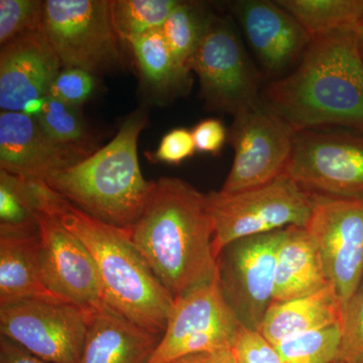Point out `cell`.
Wrapping results in <instances>:
<instances>
[{
	"mask_svg": "<svg viewBox=\"0 0 363 363\" xmlns=\"http://www.w3.org/2000/svg\"><path fill=\"white\" fill-rule=\"evenodd\" d=\"M262 99L295 133L339 126L363 133V56L357 30L313 37L297 68Z\"/></svg>",
	"mask_w": 363,
	"mask_h": 363,
	"instance_id": "6da1fadb",
	"label": "cell"
},
{
	"mask_svg": "<svg viewBox=\"0 0 363 363\" xmlns=\"http://www.w3.org/2000/svg\"><path fill=\"white\" fill-rule=\"evenodd\" d=\"M130 240L174 300L216 274L214 222L207 195L177 178L156 181Z\"/></svg>",
	"mask_w": 363,
	"mask_h": 363,
	"instance_id": "7a4b0ae2",
	"label": "cell"
},
{
	"mask_svg": "<svg viewBox=\"0 0 363 363\" xmlns=\"http://www.w3.org/2000/svg\"><path fill=\"white\" fill-rule=\"evenodd\" d=\"M26 180L37 209L52 214L87 248L106 305L133 323L162 335L174 298L136 250L128 231L93 218L43 181Z\"/></svg>",
	"mask_w": 363,
	"mask_h": 363,
	"instance_id": "3957f363",
	"label": "cell"
},
{
	"mask_svg": "<svg viewBox=\"0 0 363 363\" xmlns=\"http://www.w3.org/2000/svg\"><path fill=\"white\" fill-rule=\"evenodd\" d=\"M147 121L145 111L133 112L111 143L43 182L93 218L130 230L156 185L143 178L138 164V138Z\"/></svg>",
	"mask_w": 363,
	"mask_h": 363,
	"instance_id": "277c9868",
	"label": "cell"
},
{
	"mask_svg": "<svg viewBox=\"0 0 363 363\" xmlns=\"http://www.w3.org/2000/svg\"><path fill=\"white\" fill-rule=\"evenodd\" d=\"M40 30L63 69L96 76L123 68V43L114 30L108 0H45Z\"/></svg>",
	"mask_w": 363,
	"mask_h": 363,
	"instance_id": "5b68a950",
	"label": "cell"
},
{
	"mask_svg": "<svg viewBox=\"0 0 363 363\" xmlns=\"http://www.w3.org/2000/svg\"><path fill=\"white\" fill-rule=\"evenodd\" d=\"M207 204L214 222L217 257L234 240L290 226L306 227L311 215L313 196L283 174L264 185L240 192H210Z\"/></svg>",
	"mask_w": 363,
	"mask_h": 363,
	"instance_id": "8992f818",
	"label": "cell"
},
{
	"mask_svg": "<svg viewBox=\"0 0 363 363\" xmlns=\"http://www.w3.org/2000/svg\"><path fill=\"white\" fill-rule=\"evenodd\" d=\"M210 111L236 114L262 104L259 77L230 21L212 16L191 61Z\"/></svg>",
	"mask_w": 363,
	"mask_h": 363,
	"instance_id": "52a82bcc",
	"label": "cell"
},
{
	"mask_svg": "<svg viewBox=\"0 0 363 363\" xmlns=\"http://www.w3.org/2000/svg\"><path fill=\"white\" fill-rule=\"evenodd\" d=\"M61 298L0 305V333L51 363H78L91 314Z\"/></svg>",
	"mask_w": 363,
	"mask_h": 363,
	"instance_id": "ba28073f",
	"label": "cell"
},
{
	"mask_svg": "<svg viewBox=\"0 0 363 363\" xmlns=\"http://www.w3.org/2000/svg\"><path fill=\"white\" fill-rule=\"evenodd\" d=\"M284 174L315 194L363 199V133L297 131Z\"/></svg>",
	"mask_w": 363,
	"mask_h": 363,
	"instance_id": "9c48e42d",
	"label": "cell"
},
{
	"mask_svg": "<svg viewBox=\"0 0 363 363\" xmlns=\"http://www.w3.org/2000/svg\"><path fill=\"white\" fill-rule=\"evenodd\" d=\"M284 229L234 240L217 255L222 296L240 326L250 330L259 331L274 302L277 252Z\"/></svg>",
	"mask_w": 363,
	"mask_h": 363,
	"instance_id": "30bf717a",
	"label": "cell"
},
{
	"mask_svg": "<svg viewBox=\"0 0 363 363\" xmlns=\"http://www.w3.org/2000/svg\"><path fill=\"white\" fill-rule=\"evenodd\" d=\"M312 196L305 228L316 243L344 309L363 279V199Z\"/></svg>",
	"mask_w": 363,
	"mask_h": 363,
	"instance_id": "8fae6325",
	"label": "cell"
},
{
	"mask_svg": "<svg viewBox=\"0 0 363 363\" xmlns=\"http://www.w3.org/2000/svg\"><path fill=\"white\" fill-rule=\"evenodd\" d=\"M295 131L262 101L234 116L227 142L234 160L221 191L240 192L283 175Z\"/></svg>",
	"mask_w": 363,
	"mask_h": 363,
	"instance_id": "7c38bea8",
	"label": "cell"
},
{
	"mask_svg": "<svg viewBox=\"0 0 363 363\" xmlns=\"http://www.w3.org/2000/svg\"><path fill=\"white\" fill-rule=\"evenodd\" d=\"M240 325L212 281L174 300L166 331L147 363H169L200 351L231 348Z\"/></svg>",
	"mask_w": 363,
	"mask_h": 363,
	"instance_id": "4fadbf2b",
	"label": "cell"
},
{
	"mask_svg": "<svg viewBox=\"0 0 363 363\" xmlns=\"http://www.w3.org/2000/svg\"><path fill=\"white\" fill-rule=\"evenodd\" d=\"M39 211L43 269L48 290L87 311L108 307L94 260L82 241L52 214Z\"/></svg>",
	"mask_w": 363,
	"mask_h": 363,
	"instance_id": "5bb4252c",
	"label": "cell"
},
{
	"mask_svg": "<svg viewBox=\"0 0 363 363\" xmlns=\"http://www.w3.org/2000/svg\"><path fill=\"white\" fill-rule=\"evenodd\" d=\"M92 154L51 138L35 117L23 112L0 113V169L13 175L43 181Z\"/></svg>",
	"mask_w": 363,
	"mask_h": 363,
	"instance_id": "9a60e30c",
	"label": "cell"
},
{
	"mask_svg": "<svg viewBox=\"0 0 363 363\" xmlns=\"http://www.w3.org/2000/svg\"><path fill=\"white\" fill-rule=\"evenodd\" d=\"M62 69L58 56L40 30L2 45L1 111L23 112L28 102L47 97Z\"/></svg>",
	"mask_w": 363,
	"mask_h": 363,
	"instance_id": "2e32d148",
	"label": "cell"
},
{
	"mask_svg": "<svg viewBox=\"0 0 363 363\" xmlns=\"http://www.w3.org/2000/svg\"><path fill=\"white\" fill-rule=\"evenodd\" d=\"M233 7L250 47L267 71L279 74L301 61L312 38L292 14L267 0H240Z\"/></svg>",
	"mask_w": 363,
	"mask_h": 363,
	"instance_id": "e0dca14e",
	"label": "cell"
},
{
	"mask_svg": "<svg viewBox=\"0 0 363 363\" xmlns=\"http://www.w3.org/2000/svg\"><path fill=\"white\" fill-rule=\"evenodd\" d=\"M162 336L105 307L91 314L78 363H147Z\"/></svg>",
	"mask_w": 363,
	"mask_h": 363,
	"instance_id": "ac0fdd59",
	"label": "cell"
},
{
	"mask_svg": "<svg viewBox=\"0 0 363 363\" xmlns=\"http://www.w3.org/2000/svg\"><path fill=\"white\" fill-rule=\"evenodd\" d=\"M329 285L321 255L307 229H284L277 252L274 302L308 297Z\"/></svg>",
	"mask_w": 363,
	"mask_h": 363,
	"instance_id": "d6986e66",
	"label": "cell"
},
{
	"mask_svg": "<svg viewBox=\"0 0 363 363\" xmlns=\"http://www.w3.org/2000/svg\"><path fill=\"white\" fill-rule=\"evenodd\" d=\"M343 308L332 285L308 297L272 302L259 332L277 345L281 341L327 327L341 325Z\"/></svg>",
	"mask_w": 363,
	"mask_h": 363,
	"instance_id": "ffe728a7",
	"label": "cell"
},
{
	"mask_svg": "<svg viewBox=\"0 0 363 363\" xmlns=\"http://www.w3.org/2000/svg\"><path fill=\"white\" fill-rule=\"evenodd\" d=\"M25 298H60L45 286L40 233L0 236V305Z\"/></svg>",
	"mask_w": 363,
	"mask_h": 363,
	"instance_id": "44dd1931",
	"label": "cell"
},
{
	"mask_svg": "<svg viewBox=\"0 0 363 363\" xmlns=\"http://www.w3.org/2000/svg\"><path fill=\"white\" fill-rule=\"evenodd\" d=\"M131 51L143 84L152 96L169 101L190 92L191 72L182 68L169 51L162 30H152L131 40Z\"/></svg>",
	"mask_w": 363,
	"mask_h": 363,
	"instance_id": "7402d4cb",
	"label": "cell"
},
{
	"mask_svg": "<svg viewBox=\"0 0 363 363\" xmlns=\"http://www.w3.org/2000/svg\"><path fill=\"white\" fill-rule=\"evenodd\" d=\"M311 38L339 30H357L363 0H278Z\"/></svg>",
	"mask_w": 363,
	"mask_h": 363,
	"instance_id": "603a6c76",
	"label": "cell"
},
{
	"mask_svg": "<svg viewBox=\"0 0 363 363\" xmlns=\"http://www.w3.org/2000/svg\"><path fill=\"white\" fill-rule=\"evenodd\" d=\"M40 233V211L26 179L0 169V236Z\"/></svg>",
	"mask_w": 363,
	"mask_h": 363,
	"instance_id": "cb8c5ba5",
	"label": "cell"
},
{
	"mask_svg": "<svg viewBox=\"0 0 363 363\" xmlns=\"http://www.w3.org/2000/svg\"><path fill=\"white\" fill-rule=\"evenodd\" d=\"M213 14L197 2H179L161 28L177 63L191 72L194 57Z\"/></svg>",
	"mask_w": 363,
	"mask_h": 363,
	"instance_id": "d4e9b609",
	"label": "cell"
},
{
	"mask_svg": "<svg viewBox=\"0 0 363 363\" xmlns=\"http://www.w3.org/2000/svg\"><path fill=\"white\" fill-rule=\"evenodd\" d=\"M177 0H111L114 30L123 44L152 30H161Z\"/></svg>",
	"mask_w": 363,
	"mask_h": 363,
	"instance_id": "484cf974",
	"label": "cell"
},
{
	"mask_svg": "<svg viewBox=\"0 0 363 363\" xmlns=\"http://www.w3.org/2000/svg\"><path fill=\"white\" fill-rule=\"evenodd\" d=\"M79 108L48 95L43 111L35 118L45 133L58 142L95 152L93 136Z\"/></svg>",
	"mask_w": 363,
	"mask_h": 363,
	"instance_id": "4316f807",
	"label": "cell"
},
{
	"mask_svg": "<svg viewBox=\"0 0 363 363\" xmlns=\"http://www.w3.org/2000/svg\"><path fill=\"white\" fill-rule=\"evenodd\" d=\"M341 325L298 334L274 345L286 363H332L337 359Z\"/></svg>",
	"mask_w": 363,
	"mask_h": 363,
	"instance_id": "83f0119b",
	"label": "cell"
},
{
	"mask_svg": "<svg viewBox=\"0 0 363 363\" xmlns=\"http://www.w3.org/2000/svg\"><path fill=\"white\" fill-rule=\"evenodd\" d=\"M42 2L37 0L0 1V44L40 30Z\"/></svg>",
	"mask_w": 363,
	"mask_h": 363,
	"instance_id": "f1b7e54d",
	"label": "cell"
},
{
	"mask_svg": "<svg viewBox=\"0 0 363 363\" xmlns=\"http://www.w3.org/2000/svg\"><path fill=\"white\" fill-rule=\"evenodd\" d=\"M338 362H363V279L344 307Z\"/></svg>",
	"mask_w": 363,
	"mask_h": 363,
	"instance_id": "f546056e",
	"label": "cell"
},
{
	"mask_svg": "<svg viewBox=\"0 0 363 363\" xmlns=\"http://www.w3.org/2000/svg\"><path fill=\"white\" fill-rule=\"evenodd\" d=\"M96 87L95 76L77 68L62 69L50 89L49 96L80 107L87 101Z\"/></svg>",
	"mask_w": 363,
	"mask_h": 363,
	"instance_id": "4dcf8cb0",
	"label": "cell"
},
{
	"mask_svg": "<svg viewBox=\"0 0 363 363\" xmlns=\"http://www.w3.org/2000/svg\"><path fill=\"white\" fill-rule=\"evenodd\" d=\"M236 363H286L259 331L240 326L231 345Z\"/></svg>",
	"mask_w": 363,
	"mask_h": 363,
	"instance_id": "1f68e13d",
	"label": "cell"
},
{
	"mask_svg": "<svg viewBox=\"0 0 363 363\" xmlns=\"http://www.w3.org/2000/svg\"><path fill=\"white\" fill-rule=\"evenodd\" d=\"M192 131L175 128L164 135L156 152L149 156L154 162L180 164L195 154Z\"/></svg>",
	"mask_w": 363,
	"mask_h": 363,
	"instance_id": "d6a6232c",
	"label": "cell"
},
{
	"mask_svg": "<svg viewBox=\"0 0 363 363\" xmlns=\"http://www.w3.org/2000/svg\"><path fill=\"white\" fill-rule=\"evenodd\" d=\"M196 152L217 155L223 149L228 133L219 119L208 118L196 124L192 130Z\"/></svg>",
	"mask_w": 363,
	"mask_h": 363,
	"instance_id": "836d02e7",
	"label": "cell"
},
{
	"mask_svg": "<svg viewBox=\"0 0 363 363\" xmlns=\"http://www.w3.org/2000/svg\"><path fill=\"white\" fill-rule=\"evenodd\" d=\"M0 363H51L33 354L11 339L0 337Z\"/></svg>",
	"mask_w": 363,
	"mask_h": 363,
	"instance_id": "e575fe53",
	"label": "cell"
},
{
	"mask_svg": "<svg viewBox=\"0 0 363 363\" xmlns=\"http://www.w3.org/2000/svg\"><path fill=\"white\" fill-rule=\"evenodd\" d=\"M169 363H236L231 348L200 351L176 358Z\"/></svg>",
	"mask_w": 363,
	"mask_h": 363,
	"instance_id": "d590c367",
	"label": "cell"
},
{
	"mask_svg": "<svg viewBox=\"0 0 363 363\" xmlns=\"http://www.w3.org/2000/svg\"><path fill=\"white\" fill-rule=\"evenodd\" d=\"M45 105V97L40 98V99L33 100V101L26 104L25 108H23V113L26 116L35 117L39 116L40 111H43V107Z\"/></svg>",
	"mask_w": 363,
	"mask_h": 363,
	"instance_id": "8d00e7d4",
	"label": "cell"
},
{
	"mask_svg": "<svg viewBox=\"0 0 363 363\" xmlns=\"http://www.w3.org/2000/svg\"><path fill=\"white\" fill-rule=\"evenodd\" d=\"M357 39L358 44H359L360 51H362L363 56V18L362 23H360L359 28H358L357 30Z\"/></svg>",
	"mask_w": 363,
	"mask_h": 363,
	"instance_id": "74e56055",
	"label": "cell"
},
{
	"mask_svg": "<svg viewBox=\"0 0 363 363\" xmlns=\"http://www.w3.org/2000/svg\"><path fill=\"white\" fill-rule=\"evenodd\" d=\"M332 363H345V362H338V360H335V362H332ZM362 363H363V362H362Z\"/></svg>",
	"mask_w": 363,
	"mask_h": 363,
	"instance_id": "f35d334b",
	"label": "cell"
}]
</instances>
